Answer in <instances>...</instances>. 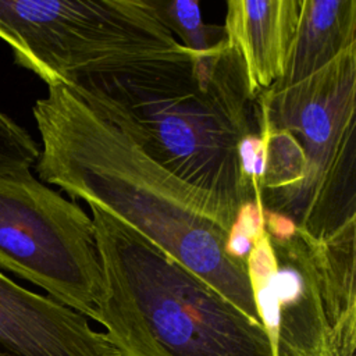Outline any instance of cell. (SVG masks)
I'll return each instance as SVG.
<instances>
[{
	"instance_id": "1",
	"label": "cell",
	"mask_w": 356,
	"mask_h": 356,
	"mask_svg": "<svg viewBox=\"0 0 356 356\" xmlns=\"http://www.w3.org/2000/svg\"><path fill=\"white\" fill-rule=\"evenodd\" d=\"M67 86L189 186L227 232L254 202L241 145L260 134L257 97L227 39L127 75L86 76Z\"/></svg>"
},
{
	"instance_id": "2",
	"label": "cell",
	"mask_w": 356,
	"mask_h": 356,
	"mask_svg": "<svg viewBox=\"0 0 356 356\" xmlns=\"http://www.w3.org/2000/svg\"><path fill=\"white\" fill-rule=\"evenodd\" d=\"M33 118L43 184L103 207L260 324L246 263L228 254V232L189 186L67 85H49Z\"/></svg>"
},
{
	"instance_id": "3",
	"label": "cell",
	"mask_w": 356,
	"mask_h": 356,
	"mask_svg": "<svg viewBox=\"0 0 356 356\" xmlns=\"http://www.w3.org/2000/svg\"><path fill=\"white\" fill-rule=\"evenodd\" d=\"M89 207L106 280L93 320L121 356H274L259 323L138 231Z\"/></svg>"
},
{
	"instance_id": "4",
	"label": "cell",
	"mask_w": 356,
	"mask_h": 356,
	"mask_svg": "<svg viewBox=\"0 0 356 356\" xmlns=\"http://www.w3.org/2000/svg\"><path fill=\"white\" fill-rule=\"evenodd\" d=\"M264 231L246 259L274 356H355L356 222L316 239L263 210Z\"/></svg>"
},
{
	"instance_id": "5",
	"label": "cell",
	"mask_w": 356,
	"mask_h": 356,
	"mask_svg": "<svg viewBox=\"0 0 356 356\" xmlns=\"http://www.w3.org/2000/svg\"><path fill=\"white\" fill-rule=\"evenodd\" d=\"M0 39L47 86L127 75L185 50L152 0H0Z\"/></svg>"
},
{
	"instance_id": "6",
	"label": "cell",
	"mask_w": 356,
	"mask_h": 356,
	"mask_svg": "<svg viewBox=\"0 0 356 356\" xmlns=\"http://www.w3.org/2000/svg\"><path fill=\"white\" fill-rule=\"evenodd\" d=\"M259 121L291 132L306 171L288 218L316 239L356 222V44L305 81L257 96Z\"/></svg>"
},
{
	"instance_id": "7",
	"label": "cell",
	"mask_w": 356,
	"mask_h": 356,
	"mask_svg": "<svg viewBox=\"0 0 356 356\" xmlns=\"http://www.w3.org/2000/svg\"><path fill=\"white\" fill-rule=\"evenodd\" d=\"M0 271L92 320L106 295L92 217L31 171L0 175Z\"/></svg>"
},
{
	"instance_id": "8",
	"label": "cell",
	"mask_w": 356,
	"mask_h": 356,
	"mask_svg": "<svg viewBox=\"0 0 356 356\" xmlns=\"http://www.w3.org/2000/svg\"><path fill=\"white\" fill-rule=\"evenodd\" d=\"M0 356H121L104 332L0 271Z\"/></svg>"
},
{
	"instance_id": "9",
	"label": "cell",
	"mask_w": 356,
	"mask_h": 356,
	"mask_svg": "<svg viewBox=\"0 0 356 356\" xmlns=\"http://www.w3.org/2000/svg\"><path fill=\"white\" fill-rule=\"evenodd\" d=\"M300 0H229L227 42L239 53L253 97L284 75L296 33Z\"/></svg>"
},
{
	"instance_id": "10",
	"label": "cell",
	"mask_w": 356,
	"mask_h": 356,
	"mask_svg": "<svg viewBox=\"0 0 356 356\" xmlns=\"http://www.w3.org/2000/svg\"><path fill=\"white\" fill-rule=\"evenodd\" d=\"M356 44V0H300L299 21L281 90L312 76Z\"/></svg>"
},
{
	"instance_id": "11",
	"label": "cell",
	"mask_w": 356,
	"mask_h": 356,
	"mask_svg": "<svg viewBox=\"0 0 356 356\" xmlns=\"http://www.w3.org/2000/svg\"><path fill=\"white\" fill-rule=\"evenodd\" d=\"M159 17L179 43L192 51H206L225 39L224 26L207 25L195 0H152Z\"/></svg>"
},
{
	"instance_id": "12",
	"label": "cell",
	"mask_w": 356,
	"mask_h": 356,
	"mask_svg": "<svg viewBox=\"0 0 356 356\" xmlns=\"http://www.w3.org/2000/svg\"><path fill=\"white\" fill-rule=\"evenodd\" d=\"M39 153L31 134L0 110V175L31 171Z\"/></svg>"
}]
</instances>
